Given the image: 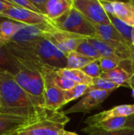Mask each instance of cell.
<instances>
[{
	"mask_svg": "<svg viewBox=\"0 0 134 135\" xmlns=\"http://www.w3.org/2000/svg\"><path fill=\"white\" fill-rule=\"evenodd\" d=\"M126 123H127V118L119 117V118H115V119H111L108 120L103 121L101 123H99L92 126V127H87L90 129L105 131V132H112L125 128Z\"/></svg>",
	"mask_w": 134,
	"mask_h": 135,
	"instance_id": "obj_21",
	"label": "cell"
},
{
	"mask_svg": "<svg viewBox=\"0 0 134 135\" xmlns=\"http://www.w3.org/2000/svg\"><path fill=\"white\" fill-rule=\"evenodd\" d=\"M119 64L120 62H118V61L106 57H103L99 60V65L102 70V73L108 72L110 70H114L116 67H118Z\"/></svg>",
	"mask_w": 134,
	"mask_h": 135,
	"instance_id": "obj_30",
	"label": "cell"
},
{
	"mask_svg": "<svg viewBox=\"0 0 134 135\" xmlns=\"http://www.w3.org/2000/svg\"><path fill=\"white\" fill-rule=\"evenodd\" d=\"M99 51L102 57L110 58L121 62L130 59L129 47L119 42H107L97 37L87 38Z\"/></svg>",
	"mask_w": 134,
	"mask_h": 135,
	"instance_id": "obj_5",
	"label": "cell"
},
{
	"mask_svg": "<svg viewBox=\"0 0 134 135\" xmlns=\"http://www.w3.org/2000/svg\"><path fill=\"white\" fill-rule=\"evenodd\" d=\"M58 29L85 37H97L94 25L73 6L61 17L51 21Z\"/></svg>",
	"mask_w": 134,
	"mask_h": 135,
	"instance_id": "obj_3",
	"label": "cell"
},
{
	"mask_svg": "<svg viewBox=\"0 0 134 135\" xmlns=\"http://www.w3.org/2000/svg\"><path fill=\"white\" fill-rule=\"evenodd\" d=\"M43 37L51 40L59 50H61L66 55L69 53L76 51L79 44L84 40L88 38L71 32L59 30L55 27L51 30L45 32Z\"/></svg>",
	"mask_w": 134,
	"mask_h": 135,
	"instance_id": "obj_8",
	"label": "cell"
},
{
	"mask_svg": "<svg viewBox=\"0 0 134 135\" xmlns=\"http://www.w3.org/2000/svg\"><path fill=\"white\" fill-rule=\"evenodd\" d=\"M115 16L126 25L134 27V0L129 2L112 1Z\"/></svg>",
	"mask_w": 134,
	"mask_h": 135,
	"instance_id": "obj_16",
	"label": "cell"
},
{
	"mask_svg": "<svg viewBox=\"0 0 134 135\" xmlns=\"http://www.w3.org/2000/svg\"><path fill=\"white\" fill-rule=\"evenodd\" d=\"M126 127L134 130V114L127 118V123H126Z\"/></svg>",
	"mask_w": 134,
	"mask_h": 135,
	"instance_id": "obj_35",
	"label": "cell"
},
{
	"mask_svg": "<svg viewBox=\"0 0 134 135\" xmlns=\"http://www.w3.org/2000/svg\"><path fill=\"white\" fill-rule=\"evenodd\" d=\"M95 61V59L88 58L77 51H72L67 55V67L69 69H79L81 70L83 67Z\"/></svg>",
	"mask_w": 134,
	"mask_h": 135,
	"instance_id": "obj_22",
	"label": "cell"
},
{
	"mask_svg": "<svg viewBox=\"0 0 134 135\" xmlns=\"http://www.w3.org/2000/svg\"><path fill=\"white\" fill-rule=\"evenodd\" d=\"M39 119L0 112V135L18 131L24 127Z\"/></svg>",
	"mask_w": 134,
	"mask_h": 135,
	"instance_id": "obj_13",
	"label": "cell"
},
{
	"mask_svg": "<svg viewBox=\"0 0 134 135\" xmlns=\"http://www.w3.org/2000/svg\"><path fill=\"white\" fill-rule=\"evenodd\" d=\"M70 118L62 112H52L35 123L18 131L19 135H61Z\"/></svg>",
	"mask_w": 134,
	"mask_h": 135,
	"instance_id": "obj_4",
	"label": "cell"
},
{
	"mask_svg": "<svg viewBox=\"0 0 134 135\" xmlns=\"http://www.w3.org/2000/svg\"><path fill=\"white\" fill-rule=\"evenodd\" d=\"M0 17L12 20L28 25L51 24V21L45 16L40 15L26 9L13 6L12 5L9 6L3 11V13L0 15Z\"/></svg>",
	"mask_w": 134,
	"mask_h": 135,
	"instance_id": "obj_10",
	"label": "cell"
},
{
	"mask_svg": "<svg viewBox=\"0 0 134 135\" xmlns=\"http://www.w3.org/2000/svg\"><path fill=\"white\" fill-rule=\"evenodd\" d=\"M9 6H10V4L8 2L7 0L0 1V15L3 13V11H4Z\"/></svg>",
	"mask_w": 134,
	"mask_h": 135,
	"instance_id": "obj_36",
	"label": "cell"
},
{
	"mask_svg": "<svg viewBox=\"0 0 134 135\" xmlns=\"http://www.w3.org/2000/svg\"><path fill=\"white\" fill-rule=\"evenodd\" d=\"M73 6V0H47L45 4V16L53 21Z\"/></svg>",
	"mask_w": 134,
	"mask_h": 135,
	"instance_id": "obj_15",
	"label": "cell"
},
{
	"mask_svg": "<svg viewBox=\"0 0 134 135\" xmlns=\"http://www.w3.org/2000/svg\"><path fill=\"white\" fill-rule=\"evenodd\" d=\"M100 2L108 16H115V10H114V6L112 4V1L100 0Z\"/></svg>",
	"mask_w": 134,
	"mask_h": 135,
	"instance_id": "obj_32",
	"label": "cell"
},
{
	"mask_svg": "<svg viewBox=\"0 0 134 135\" xmlns=\"http://www.w3.org/2000/svg\"><path fill=\"white\" fill-rule=\"evenodd\" d=\"M132 76H133V74L130 70L124 68L120 64L115 69L110 70L108 72L102 73L101 74V78L108 79L111 81L112 82L115 83L116 85H119L120 87L124 86V87H129V88H130L129 81Z\"/></svg>",
	"mask_w": 134,
	"mask_h": 135,
	"instance_id": "obj_18",
	"label": "cell"
},
{
	"mask_svg": "<svg viewBox=\"0 0 134 135\" xmlns=\"http://www.w3.org/2000/svg\"><path fill=\"white\" fill-rule=\"evenodd\" d=\"M61 135H79L77 134H76V133H74V132H70V131H64Z\"/></svg>",
	"mask_w": 134,
	"mask_h": 135,
	"instance_id": "obj_38",
	"label": "cell"
},
{
	"mask_svg": "<svg viewBox=\"0 0 134 135\" xmlns=\"http://www.w3.org/2000/svg\"><path fill=\"white\" fill-rule=\"evenodd\" d=\"M133 114L134 104H122L115 106L110 110L103 111L102 112L89 116L88 119H86L85 123L88 125V127H92V126L105 120L119 117L128 118Z\"/></svg>",
	"mask_w": 134,
	"mask_h": 135,
	"instance_id": "obj_12",
	"label": "cell"
},
{
	"mask_svg": "<svg viewBox=\"0 0 134 135\" xmlns=\"http://www.w3.org/2000/svg\"><path fill=\"white\" fill-rule=\"evenodd\" d=\"M31 1L36 6V7L43 13V15L45 16V4L47 0H31Z\"/></svg>",
	"mask_w": 134,
	"mask_h": 135,
	"instance_id": "obj_33",
	"label": "cell"
},
{
	"mask_svg": "<svg viewBox=\"0 0 134 135\" xmlns=\"http://www.w3.org/2000/svg\"><path fill=\"white\" fill-rule=\"evenodd\" d=\"M94 25L96 31L97 38H100L107 42H119L129 47L128 43L123 36L118 32V30L111 25Z\"/></svg>",
	"mask_w": 134,
	"mask_h": 135,
	"instance_id": "obj_17",
	"label": "cell"
},
{
	"mask_svg": "<svg viewBox=\"0 0 134 135\" xmlns=\"http://www.w3.org/2000/svg\"><path fill=\"white\" fill-rule=\"evenodd\" d=\"M75 51L81 53L88 58L93 59L95 60H100L101 58H103L101 55L99 53V51H97V49L90 42H88L87 39L84 40L79 44V46L77 47Z\"/></svg>",
	"mask_w": 134,
	"mask_h": 135,
	"instance_id": "obj_25",
	"label": "cell"
},
{
	"mask_svg": "<svg viewBox=\"0 0 134 135\" xmlns=\"http://www.w3.org/2000/svg\"><path fill=\"white\" fill-rule=\"evenodd\" d=\"M57 74L65 78L71 80L76 84L91 85L92 83V78L87 76L81 70L79 69H69L64 68L56 70Z\"/></svg>",
	"mask_w": 134,
	"mask_h": 135,
	"instance_id": "obj_20",
	"label": "cell"
},
{
	"mask_svg": "<svg viewBox=\"0 0 134 135\" xmlns=\"http://www.w3.org/2000/svg\"><path fill=\"white\" fill-rule=\"evenodd\" d=\"M6 44L0 40V72H9L16 75L20 70L19 62Z\"/></svg>",
	"mask_w": 134,
	"mask_h": 135,
	"instance_id": "obj_14",
	"label": "cell"
},
{
	"mask_svg": "<svg viewBox=\"0 0 134 135\" xmlns=\"http://www.w3.org/2000/svg\"><path fill=\"white\" fill-rule=\"evenodd\" d=\"M131 89H132V96L134 97V87L133 88H132Z\"/></svg>",
	"mask_w": 134,
	"mask_h": 135,
	"instance_id": "obj_40",
	"label": "cell"
},
{
	"mask_svg": "<svg viewBox=\"0 0 134 135\" xmlns=\"http://www.w3.org/2000/svg\"><path fill=\"white\" fill-rule=\"evenodd\" d=\"M0 18H2V17H0ZM2 21V20H0V21Z\"/></svg>",
	"mask_w": 134,
	"mask_h": 135,
	"instance_id": "obj_41",
	"label": "cell"
},
{
	"mask_svg": "<svg viewBox=\"0 0 134 135\" xmlns=\"http://www.w3.org/2000/svg\"><path fill=\"white\" fill-rule=\"evenodd\" d=\"M130 66H131V71L133 75H134V46L131 45L130 47Z\"/></svg>",
	"mask_w": 134,
	"mask_h": 135,
	"instance_id": "obj_34",
	"label": "cell"
},
{
	"mask_svg": "<svg viewBox=\"0 0 134 135\" xmlns=\"http://www.w3.org/2000/svg\"><path fill=\"white\" fill-rule=\"evenodd\" d=\"M114 91H103V90H90L82 98L70 108L62 111L63 114L73 113H89L93 110L99 108L100 104L113 93Z\"/></svg>",
	"mask_w": 134,
	"mask_h": 135,
	"instance_id": "obj_7",
	"label": "cell"
},
{
	"mask_svg": "<svg viewBox=\"0 0 134 135\" xmlns=\"http://www.w3.org/2000/svg\"><path fill=\"white\" fill-rule=\"evenodd\" d=\"M119 87H120L119 85H116L111 81L100 77L92 79V83L91 85L88 87L87 93H88L90 90H94V89L103 90V91H115Z\"/></svg>",
	"mask_w": 134,
	"mask_h": 135,
	"instance_id": "obj_24",
	"label": "cell"
},
{
	"mask_svg": "<svg viewBox=\"0 0 134 135\" xmlns=\"http://www.w3.org/2000/svg\"><path fill=\"white\" fill-rule=\"evenodd\" d=\"M129 85H130V88L132 89L134 87V75H133L129 81Z\"/></svg>",
	"mask_w": 134,
	"mask_h": 135,
	"instance_id": "obj_37",
	"label": "cell"
},
{
	"mask_svg": "<svg viewBox=\"0 0 134 135\" xmlns=\"http://www.w3.org/2000/svg\"><path fill=\"white\" fill-rule=\"evenodd\" d=\"M7 1L9 2L10 5L13 6H17V7H21L23 9H26L30 11L39 13L40 15H43V13L36 7V6L32 2L31 0H7Z\"/></svg>",
	"mask_w": 134,
	"mask_h": 135,
	"instance_id": "obj_29",
	"label": "cell"
},
{
	"mask_svg": "<svg viewBox=\"0 0 134 135\" xmlns=\"http://www.w3.org/2000/svg\"><path fill=\"white\" fill-rule=\"evenodd\" d=\"M24 24L5 19L0 21V40L8 43L24 26Z\"/></svg>",
	"mask_w": 134,
	"mask_h": 135,
	"instance_id": "obj_19",
	"label": "cell"
},
{
	"mask_svg": "<svg viewBox=\"0 0 134 135\" xmlns=\"http://www.w3.org/2000/svg\"><path fill=\"white\" fill-rule=\"evenodd\" d=\"M108 17L111 21V24L123 36V38L128 43L129 47H130L132 45V31L133 27L126 25V23L117 18L115 16H108Z\"/></svg>",
	"mask_w": 134,
	"mask_h": 135,
	"instance_id": "obj_23",
	"label": "cell"
},
{
	"mask_svg": "<svg viewBox=\"0 0 134 135\" xmlns=\"http://www.w3.org/2000/svg\"><path fill=\"white\" fill-rule=\"evenodd\" d=\"M18 62L20 70L14 75L16 81L27 93L36 100L39 106L45 108L44 79L43 74L36 68L27 66L20 61Z\"/></svg>",
	"mask_w": 134,
	"mask_h": 135,
	"instance_id": "obj_2",
	"label": "cell"
},
{
	"mask_svg": "<svg viewBox=\"0 0 134 135\" xmlns=\"http://www.w3.org/2000/svg\"><path fill=\"white\" fill-rule=\"evenodd\" d=\"M0 112L39 119L54 112L39 106L17 84L14 75L9 72H0Z\"/></svg>",
	"mask_w": 134,
	"mask_h": 135,
	"instance_id": "obj_1",
	"label": "cell"
},
{
	"mask_svg": "<svg viewBox=\"0 0 134 135\" xmlns=\"http://www.w3.org/2000/svg\"><path fill=\"white\" fill-rule=\"evenodd\" d=\"M56 69L50 68L49 70V74L54 81V83L62 91H67L73 88L77 84L71 80H69L67 78H65L60 75H58L56 72Z\"/></svg>",
	"mask_w": 134,
	"mask_h": 135,
	"instance_id": "obj_26",
	"label": "cell"
},
{
	"mask_svg": "<svg viewBox=\"0 0 134 135\" xmlns=\"http://www.w3.org/2000/svg\"><path fill=\"white\" fill-rule=\"evenodd\" d=\"M91 132H92L91 135H134V130L127 128V127H125L117 131H112V132H105V131L93 129V131H91Z\"/></svg>",
	"mask_w": 134,
	"mask_h": 135,
	"instance_id": "obj_31",
	"label": "cell"
},
{
	"mask_svg": "<svg viewBox=\"0 0 134 135\" xmlns=\"http://www.w3.org/2000/svg\"><path fill=\"white\" fill-rule=\"evenodd\" d=\"M73 7L79 10L90 22L95 25H111L100 0H73Z\"/></svg>",
	"mask_w": 134,
	"mask_h": 135,
	"instance_id": "obj_9",
	"label": "cell"
},
{
	"mask_svg": "<svg viewBox=\"0 0 134 135\" xmlns=\"http://www.w3.org/2000/svg\"><path fill=\"white\" fill-rule=\"evenodd\" d=\"M88 85L82 84H77L73 88L70 90L64 91V99H65V105L73 100L78 99L81 97L85 96L87 93Z\"/></svg>",
	"mask_w": 134,
	"mask_h": 135,
	"instance_id": "obj_27",
	"label": "cell"
},
{
	"mask_svg": "<svg viewBox=\"0 0 134 135\" xmlns=\"http://www.w3.org/2000/svg\"><path fill=\"white\" fill-rule=\"evenodd\" d=\"M81 70L91 78H96L101 77L102 70L99 65V60H95L91 63L88 64L81 69Z\"/></svg>",
	"mask_w": 134,
	"mask_h": 135,
	"instance_id": "obj_28",
	"label": "cell"
},
{
	"mask_svg": "<svg viewBox=\"0 0 134 135\" xmlns=\"http://www.w3.org/2000/svg\"><path fill=\"white\" fill-rule=\"evenodd\" d=\"M5 135H19V134H18V131H15V132L9 133V134H6Z\"/></svg>",
	"mask_w": 134,
	"mask_h": 135,
	"instance_id": "obj_39",
	"label": "cell"
},
{
	"mask_svg": "<svg viewBox=\"0 0 134 135\" xmlns=\"http://www.w3.org/2000/svg\"><path fill=\"white\" fill-rule=\"evenodd\" d=\"M50 66H46L42 72L44 79V106L51 112H59V109L65 105L64 91L60 89L52 81L49 70Z\"/></svg>",
	"mask_w": 134,
	"mask_h": 135,
	"instance_id": "obj_6",
	"label": "cell"
},
{
	"mask_svg": "<svg viewBox=\"0 0 134 135\" xmlns=\"http://www.w3.org/2000/svg\"><path fill=\"white\" fill-rule=\"evenodd\" d=\"M54 28V26L52 24H43L34 25H25L9 42L21 44L32 43L43 37L45 32L51 30Z\"/></svg>",
	"mask_w": 134,
	"mask_h": 135,
	"instance_id": "obj_11",
	"label": "cell"
}]
</instances>
